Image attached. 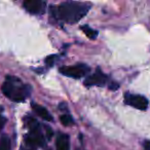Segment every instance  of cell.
Masks as SVG:
<instances>
[{
	"label": "cell",
	"instance_id": "cell-1",
	"mask_svg": "<svg viewBox=\"0 0 150 150\" xmlns=\"http://www.w3.org/2000/svg\"><path fill=\"white\" fill-rule=\"evenodd\" d=\"M52 16L57 20L68 24H74L79 22L91 8V5L80 2H64L59 6L50 7Z\"/></svg>",
	"mask_w": 150,
	"mask_h": 150
},
{
	"label": "cell",
	"instance_id": "cell-2",
	"mask_svg": "<svg viewBox=\"0 0 150 150\" xmlns=\"http://www.w3.org/2000/svg\"><path fill=\"white\" fill-rule=\"evenodd\" d=\"M2 93L15 102H23L30 96L31 86L23 84L19 78L15 76H6V81L2 84Z\"/></svg>",
	"mask_w": 150,
	"mask_h": 150
},
{
	"label": "cell",
	"instance_id": "cell-3",
	"mask_svg": "<svg viewBox=\"0 0 150 150\" xmlns=\"http://www.w3.org/2000/svg\"><path fill=\"white\" fill-rule=\"evenodd\" d=\"M90 67L84 64L75 65V66H64L60 68V72L63 75L71 78H75V79L83 77L84 75L90 72Z\"/></svg>",
	"mask_w": 150,
	"mask_h": 150
},
{
	"label": "cell",
	"instance_id": "cell-4",
	"mask_svg": "<svg viewBox=\"0 0 150 150\" xmlns=\"http://www.w3.org/2000/svg\"><path fill=\"white\" fill-rule=\"evenodd\" d=\"M125 104L135 107L136 109H139V110H146L148 104H149V102L145 97L140 96V95H133L129 93H127L125 95Z\"/></svg>",
	"mask_w": 150,
	"mask_h": 150
},
{
	"label": "cell",
	"instance_id": "cell-5",
	"mask_svg": "<svg viewBox=\"0 0 150 150\" xmlns=\"http://www.w3.org/2000/svg\"><path fill=\"white\" fill-rule=\"evenodd\" d=\"M23 6L28 13L35 16H40L45 13L46 3L41 0H27L23 3Z\"/></svg>",
	"mask_w": 150,
	"mask_h": 150
},
{
	"label": "cell",
	"instance_id": "cell-6",
	"mask_svg": "<svg viewBox=\"0 0 150 150\" xmlns=\"http://www.w3.org/2000/svg\"><path fill=\"white\" fill-rule=\"evenodd\" d=\"M108 77L105 73H103L101 71V69H97L96 72L94 74L90 75L86 80H84V84L86 86H103L106 84Z\"/></svg>",
	"mask_w": 150,
	"mask_h": 150
},
{
	"label": "cell",
	"instance_id": "cell-7",
	"mask_svg": "<svg viewBox=\"0 0 150 150\" xmlns=\"http://www.w3.org/2000/svg\"><path fill=\"white\" fill-rule=\"evenodd\" d=\"M25 143L30 148L34 149V147H43V146H45V140L42 136L41 131L34 132V133H28L27 135H25Z\"/></svg>",
	"mask_w": 150,
	"mask_h": 150
},
{
	"label": "cell",
	"instance_id": "cell-8",
	"mask_svg": "<svg viewBox=\"0 0 150 150\" xmlns=\"http://www.w3.org/2000/svg\"><path fill=\"white\" fill-rule=\"evenodd\" d=\"M31 106H32V109L34 110V112L37 115H39L42 119H44V120H46V121H52V114H50L44 107L40 106V105L36 104V103H32Z\"/></svg>",
	"mask_w": 150,
	"mask_h": 150
},
{
	"label": "cell",
	"instance_id": "cell-9",
	"mask_svg": "<svg viewBox=\"0 0 150 150\" xmlns=\"http://www.w3.org/2000/svg\"><path fill=\"white\" fill-rule=\"evenodd\" d=\"M24 123L25 125L28 127L29 129V133H34V132H40V125H39V122L36 120L34 117L32 116H27L24 117Z\"/></svg>",
	"mask_w": 150,
	"mask_h": 150
},
{
	"label": "cell",
	"instance_id": "cell-10",
	"mask_svg": "<svg viewBox=\"0 0 150 150\" xmlns=\"http://www.w3.org/2000/svg\"><path fill=\"white\" fill-rule=\"evenodd\" d=\"M57 150H69V137L65 134H60L56 142Z\"/></svg>",
	"mask_w": 150,
	"mask_h": 150
},
{
	"label": "cell",
	"instance_id": "cell-11",
	"mask_svg": "<svg viewBox=\"0 0 150 150\" xmlns=\"http://www.w3.org/2000/svg\"><path fill=\"white\" fill-rule=\"evenodd\" d=\"M81 30L83 31V33L86 34L90 39L94 40V39H96L97 36H98V31H96V30H94L93 28H91L88 25L81 26Z\"/></svg>",
	"mask_w": 150,
	"mask_h": 150
},
{
	"label": "cell",
	"instance_id": "cell-12",
	"mask_svg": "<svg viewBox=\"0 0 150 150\" xmlns=\"http://www.w3.org/2000/svg\"><path fill=\"white\" fill-rule=\"evenodd\" d=\"M60 120H61V123L65 127H69V125H73L74 123V120L73 118L70 116L69 114H63L60 116Z\"/></svg>",
	"mask_w": 150,
	"mask_h": 150
},
{
	"label": "cell",
	"instance_id": "cell-13",
	"mask_svg": "<svg viewBox=\"0 0 150 150\" xmlns=\"http://www.w3.org/2000/svg\"><path fill=\"white\" fill-rule=\"evenodd\" d=\"M0 147H2L5 150H11V141L6 136H3L0 140Z\"/></svg>",
	"mask_w": 150,
	"mask_h": 150
},
{
	"label": "cell",
	"instance_id": "cell-14",
	"mask_svg": "<svg viewBox=\"0 0 150 150\" xmlns=\"http://www.w3.org/2000/svg\"><path fill=\"white\" fill-rule=\"evenodd\" d=\"M56 57L57 56H50V57H47V58L45 59V64H46V66L52 67V65L54 64V60H56Z\"/></svg>",
	"mask_w": 150,
	"mask_h": 150
},
{
	"label": "cell",
	"instance_id": "cell-15",
	"mask_svg": "<svg viewBox=\"0 0 150 150\" xmlns=\"http://www.w3.org/2000/svg\"><path fill=\"white\" fill-rule=\"evenodd\" d=\"M0 110H2V109L0 108ZM5 122H6V118H5V117H3L2 115L0 114V131H1V129H2V127H4Z\"/></svg>",
	"mask_w": 150,
	"mask_h": 150
},
{
	"label": "cell",
	"instance_id": "cell-16",
	"mask_svg": "<svg viewBox=\"0 0 150 150\" xmlns=\"http://www.w3.org/2000/svg\"><path fill=\"white\" fill-rule=\"evenodd\" d=\"M118 88H119V84L116 83V82H114V81L110 82V84H109V88H110L111 91H115Z\"/></svg>",
	"mask_w": 150,
	"mask_h": 150
},
{
	"label": "cell",
	"instance_id": "cell-17",
	"mask_svg": "<svg viewBox=\"0 0 150 150\" xmlns=\"http://www.w3.org/2000/svg\"><path fill=\"white\" fill-rule=\"evenodd\" d=\"M52 135H54V133H52V129H50V127H46V136H47V139H52Z\"/></svg>",
	"mask_w": 150,
	"mask_h": 150
},
{
	"label": "cell",
	"instance_id": "cell-18",
	"mask_svg": "<svg viewBox=\"0 0 150 150\" xmlns=\"http://www.w3.org/2000/svg\"><path fill=\"white\" fill-rule=\"evenodd\" d=\"M144 149H145V150H150V141L146 140V141L144 142Z\"/></svg>",
	"mask_w": 150,
	"mask_h": 150
},
{
	"label": "cell",
	"instance_id": "cell-19",
	"mask_svg": "<svg viewBox=\"0 0 150 150\" xmlns=\"http://www.w3.org/2000/svg\"><path fill=\"white\" fill-rule=\"evenodd\" d=\"M60 109H61V110H68V108H67V105L66 104H63V103H62V104H60Z\"/></svg>",
	"mask_w": 150,
	"mask_h": 150
},
{
	"label": "cell",
	"instance_id": "cell-20",
	"mask_svg": "<svg viewBox=\"0 0 150 150\" xmlns=\"http://www.w3.org/2000/svg\"><path fill=\"white\" fill-rule=\"evenodd\" d=\"M26 150H35V149H33V148H30V149H26Z\"/></svg>",
	"mask_w": 150,
	"mask_h": 150
},
{
	"label": "cell",
	"instance_id": "cell-21",
	"mask_svg": "<svg viewBox=\"0 0 150 150\" xmlns=\"http://www.w3.org/2000/svg\"><path fill=\"white\" fill-rule=\"evenodd\" d=\"M0 150H5V149H3L2 147H0Z\"/></svg>",
	"mask_w": 150,
	"mask_h": 150
}]
</instances>
